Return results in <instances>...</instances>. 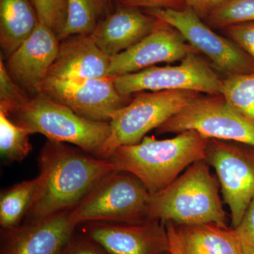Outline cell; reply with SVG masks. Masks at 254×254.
<instances>
[{"label":"cell","instance_id":"6da1fadb","mask_svg":"<svg viewBox=\"0 0 254 254\" xmlns=\"http://www.w3.org/2000/svg\"><path fill=\"white\" fill-rule=\"evenodd\" d=\"M38 163V188L26 222L71 210L102 179L115 170L106 159L50 140L40 152Z\"/></svg>","mask_w":254,"mask_h":254},{"label":"cell","instance_id":"7a4b0ae2","mask_svg":"<svg viewBox=\"0 0 254 254\" xmlns=\"http://www.w3.org/2000/svg\"><path fill=\"white\" fill-rule=\"evenodd\" d=\"M208 140L191 130L166 139L145 136L137 144L118 147L106 160L115 170L134 175L153 194L173 183L192 164L205 159Z\"/></svg>","mask_w":254,"mask_h":254},{"label":"cell","instance_id":"3957f363","mask_svg":"<svg viewBox=\"0 0 254 254\" xmlns=\"http://www.w3.org/2000/svg\"><path fill=\"white\" fill-rule=\"evenodd\" d=\"M205 159L198 160L169 186L150 194L148 218L177 226L217 224L227 226L220 184Z\"/></svg>","mask_w":254,"mask_h":254},{"label":"cell","instance_id":"277c9868","mask_svg":"<svg viewBox=\"0 0 254 254\" xmlns=\"http://www.w3.org/2000/svg\"><path fill=\"white\" fill-rule=\"evenodd\" d=\"M7 116L31 134L41 133L50 141L72 144L100 158L111 133L110 123L82 118L41 94L32 95Z\"/></svg>","mask_w":254,"mask_h":254},{"label":"cell","instance_id":"5b68a950","mask_svg":"<svg viewBox=\"0 0 254 254\" xmlns=\"http://www.w3.org/2000/svg\"><path fill=\"white\" fill-rule=\"evenodd\" d=\"M150 193L136 177L115 170L105 176L70 211L78 227L91 222L133 223L148 218Z\"/></svg>","mask_w":254,"mask_h":254},{"label":"cell","instance_id":"8992f818","mask_svg":"<svg viewBox=\"0 0 254 254\" xmlns=\"http://www.w3.org/2000/svg\"><path fill=\"white\" fill-rule=\"evenodd\" d=\"M201 93L191 91L140 92L112 116L111 133L103 151L107 159L117 148L140 143Z\"/></svg>","mask_w":254,"mask_h":254},{"label":"cell","instance_id":"52a82bcc","mask_svg":"<svg viewBox=\"0 0 254 254\" xmlns=\"http://www.w3.org/2000/svg\"><path fill=\"white\" fill-rule=\"evenodd\" d=\"M195 131L208 139L237 142L254 148V125L222 95H200L156 129L158 134Z\"/></svg>","mask_w":254,"mask_h":254},{"label":"cell","instance_id":"ba28073f","mask_svg":"<svg viewBox=\"0 0 254 254\" xmlns=\"http://www.w3.org/2000/svg\"><path fill=\"white\" fill-rule=\"evenodd\" d=\"M222 81L198 53H190L175 66H153L115 76L117 89L125 96L146 91H191L218 95H221Z\"/></svg>","mask_w":254,"mask_h":254},{"label":"cell","instance_id":"9c48e42d","mask_svg":"<svg viewBox=\"0 0 254 254\" xmlns=\"http://www.w3.org/2000/svg\"><path fill=\"white\" fill-rule=\"evenodd\" d=\"M205 160L216 173L232 228L240 224L254 198V148L237 142L209 139Z\"/></svg>","mask_w":254,"mask_h":254},{"label":"cell","instance_id":"30bf717a","mask_svg":"<svg viewBox=\"0 0 254 254\" xmlns=\"http://www.w3.org/2000/svg\"><path fill=\"white\" fill-rule=\"evenodd\" d=\"M181 33L198 53L205 55L227 76L254 71V61L233 42L217 34L190 8L144 9Z\"/></svg>","mask_w":254,"mask_h":254},{"label":"cell","instance_id":"8fae6325","mask_svg":"<svg viewBox=\"0 0 254 254\" xmlns=\"http://www.w3.org/2000/svg\"><path fill=\"white\" fill-rule=\"evenodd\" d=\"M37 94L67 107L82 118L107 123L133 98L118 91L113 76L95 79L47 78L37 88Z\"/></svg>","mask_w":254,"mask_h":254},{"label":"cell","instance_id":"7c38bea8","mask_svg":"<svg viewBox=\"0 0 254 254\" xmlns=\"http://www.w3.org/2000/svg\"><path fill=\"white\" fill-rule=\"evenodd\" d=\"M78 232L110 254H168L170 241L165 223L146 219L125 222H91L77 227Z\"/></svg>","mask_w":254,"mask_h":254},{"label":"cell","instance_id":"4fadbf2b","mask_svg":"<svg viewBox=\"0 0 254 254\" xmlns=\"http://www.w3.org/2000/svg\"><path fill=\"white\" fill-rule=\"evenodd\" d=\"M156 28L135 46L110 58V75L138 72L157 64L181 62L198 53L176 28L159 20Z\"/></svg>","mask_w":254,"mask_h":254},{"label":"cell","instance_id":"5bb4252c","mask_svg":"<svg viewBox=\"0 0 254 254\" xmlns=\"http://www.w3.org/2000/svg\"><path fill=\"white\" fill-rule=\"evenodd\" d=\"M70 210L1 229L0 254H60L76 231Z\"/></svg>","mask_w":254,"mask_h":254},{"label":"cell","instance_id":"9a60e30c","mask_svg":"<svg viewBox=\"0 0 254 254\" xmlns=\"http://www.w3.org/2000/svg\"><path fill=\"white\" fill-rule=\"evenodd\" d=\"M60 41L49 28L40 22L29 38L6 59L11 78L30 95L48 78L59 51Z\"/></svg>","mask_w":254,"mask_h":254},{"label":"cell","instance_id":"2e32d148","mask_svg":"<svg viewBox=\"0 0 254 254\" xmlns=\"http://www.w3.org/2000/svg\"><path fill=\"white\" fill-rule=\"evenodd\" d=\"M110 57L90 35H75L60 41L59 51L48 78L95 79L111 76Z\"/></svg>","mask_w":254,"mask_h":254},{"label":"cell","instance_id":"e0dca14e","mask_svg":"<svg viewBox=\"0 0 254 254\" xmlns=\"http://www.w3.org/2000/svg\"><path fill=\"white\" fill-rule=\"evenodd\" d=\"M159 19L136 8H117L98 21L90 36L110 58L123 53L150 34Z\"/></svg>","mask_w":254,"mask_h":254},{"label":"cell","instance_id":"ac0fdd59","mask_svg":"<svg viewBox=\"0 0 254 254\" xmlns=\"http://www.w3.org/2000/svg\"><path fill=\"white\" fill-rule=\"evenodd\" d=\"M31 0H0V46L7 59L39 24Z\"/></svg>","mask_w":254,"mask_h":254},{"label":"cell","instance_id":"d6986e66","mask_svg":"<svg viewBox=\"0 0 254 254\" xmlns=\"http://www.w3.org/2000/svg\"><path fill=\"white\" fill-rule=\"evenodd\" d=\"M177 227L183 254H245L232 227L214 223Z\"/></svg>","mask_w":254,"mask_h":254},{"label":"cell","instance_id":"ffe728a7","mask_svg":"<svg viewBox=\"0 0 254 254\" xmlns=\"http://www.w3.org/2000/svg\"><path fill=\"white\" fill-rule=\"evenodd\" d=\"M38 178L26 180L8 189L0 196V226L9 229L20 225L31 208L37 188Z\"/></svg>","mask_w":254,"mask_h":254},{"label":"cell","instance_id":"44dd1931","mask_svg":"<svg viewBox=\"0 0 254 254\" xmlns=\"http://www.w3.org/2000/svg\"><path fill=\"white\" fill-rule=\"evenodd\" d=\"M221 95L227 103L254 125V71L227 76Z\"/></svg>","mask_w":254,"mask_h":254},{"label":"cell","instance_id":"7402d4cb","mask_svg":"<svg viewBox=\"0 0 254 254\" xmlns=\"http://www.w3.org/2000/svg\"><path fill=\"white\" fill-rule=\"evenodd\" d=\"M28 133L0 111V152L1 158L8 162H21L32 150Z\"/></svg>","mask_w":254,"mask_h":254},{"label":"cell","instance_id":"603a6c76","mask_svg":"<svg viewBox=\"0 0 254 254\" xmlns=\"http://www.w3.org/2000/svg\"><path fill=\"white\" fill-rule=\"evenodd\" d=\"M98 20L92 0H67V18L60 41L75 35H91Z\"/></svg>","mask_w":254,"mask_h":254},{"label":"cell","instance_id":"cb8c5ba5","mask_svg":"<svg viewBox=\"0 0 254 254\" xmlns=\"http://www.w3.org/2000/svg\"><path fill=\"white\" fill-rule=\"evenodd\" d=\"M206 19L212 27L222 29L237 23L254 22V0H226Z\"/></svg>","mask_w":254,"mask_h":254},{"label":"cell","instance_id":"d4e9b609","mask_svg":"<svg viewBox=\"0 0 254 254\" xmlns=\"http://www.w3.org/2000/svg\"><path fill=\"white\" fill-rule=\"evenodd\" d=\"M40 22L60 41L67 18V0H31Z\"/></svg>","mask_w":254,"mask_h":254},{"label":"cell","instance_id":"484cf974","mask_svg":"<svg viewBox=\"0 0 254 254\" xmlns=\"http://www.w3.org/2000/svg\"><path fill=\"white\" fill-rule=\"evenodd\" d=\"M32 96L11 78L1 55L0 58V111L6 115L27 103Z\"/></svg>","mask_w":254,"mask_h":254},{"label":"cell","instance_id":"4316f807","mask_svg":"<svg viewBox=\"0 0 254 254\" xmlns=\"http://www.w3.org/2000/svg\"><path fill=\"white\" fill-rule=\"evenodd\" d=\"M223 30L229 39L254 61V22L237 23Z\"/></svg>","mask_w":254,"mask_h":254},{"label":"cell","instance_id":"83f0119b","mask_svg":"<svg viewBox=\"0 0 254 254\" xmlns=\"http://www.w3.org/2000/svg\"><path fill=\"white\" fill-rule=\"evenodd\" d=\"M235 229L245 254H254V198Z\"/></svg>","mask_w":254,"mask_h":254},{"label":"cell","instance_id":"f1b7e54d","mask_svg":"<svg viewBox=\"0 0 254 254\" xmlns=\"http://www.w3.org/2000/svg\"><path fill=\"white\" fill-rule=\"evenodd\" d=\"M117 8L182 9L186 7L184 0H113Z\"/></svg>","mask_w":254,"mask_h":254},{"label":"cell","instance_id":"f546056e","mask_svg":"<svg viewBox=\"0 0 254 254\" xmlns=\"http://www.w3.org/2000/svg\"><path fill=\"white\" fill-rule=\"evenodd\" d=\"M60 254H110L93 241L76 231Z\"/></svg>","mask_w":254,"mask_h":254},{"label":"cell","instance_id":"4dcf8cb0","mask_svg":"<svg viewBox=\"0 0 254 254\" xmlns=\"http://www.w3.org/2000/svg\"><path fill=\"white\" fill-rule=\"evenodd\" d=\"M226 0H184L187 7L190 8L200 18H207Z\"/></svg>","mask_w":254,"mask_h":254},{"label":"cell","instance_id":"1f68e13d","mask_svg":"<svg viewBox=\"0 0 254 254\" xmlns=\"http://www.w3.org/2000/svg\"><path fill=\"white\" fill-rule=\"evenodd\" d=\"M170 241V254H183L178 227L172 222L165 223Z\"/></svg>","mask_w":254,"mask_h":254},{"label":"cell","instance_id":"d6a6232c","mask_svg":"<svg viewBox=\"0 0 254 254\" xmlns=\"http://www.w3.org/2000/svg\"><path fill=\"white\" fill-rule=\"evenodd\" d=\"M93 4L94 5L95 9L96 10L98 18L99 16L105 14H109L108 7H107L105 0H92Z\"/></svg>","mask_w":254,"mask_h":254},{"label":"cell","instance_id":"836d02e7","mask_svg":"<svg viewBox=\"0 0 254 254\" xmlns=\"http://www.w3.org/2000/svg\"><path fill=\"white\" fill-rule=\"evenodd\" d=\"M105 3H106L108 11H110V10L112 9V6H113V0H105Z\"/></svg>","mask_w":254,"mask_h":254},{"label":"cell","instance_id":"e575fe53","mask_svg":"<svg viewBox=\"0 0 254 254\" xmlns=\"http://www.w3.org/2000/svg\"><path fill=\"white\" fill-rule=\"evenodd\" d=\"M168 254H170V252H169V253Z\"/></svg>","mask_w":254,"mask_h":254}]
</instances>
